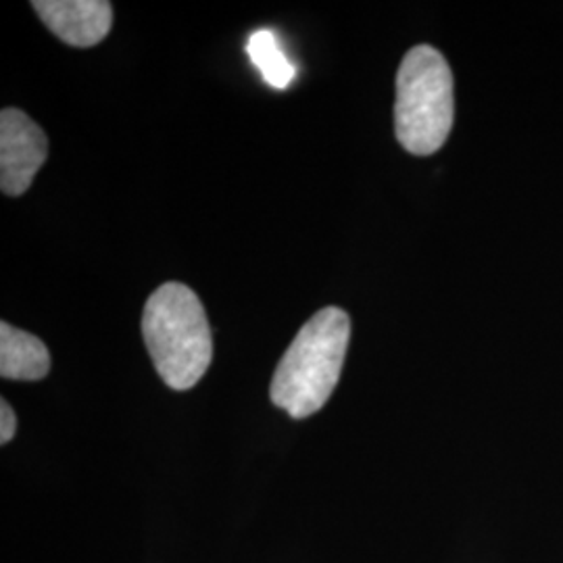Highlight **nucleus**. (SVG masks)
Instances as JSON below:
<instances>
[{
    "mask_svg": "<svg viewBox=\"0 0 563 563\" xmlns=\"http://www.w3.org/2000/svg\"><path fill=\"white\" fill-rule=\"evenodd\" d=\"M351 320L339 307L320 309L286 349L272 386V402L302 420L320 411L341 378Z\"/></svg>",
    "mask_w": 563,
    "mask_h": 563,
    "instance_id": "obj_1",
    "label": "nucleus"
},
{
    "mask_svg": "<svg viewBox=\"0 0 563 563\" xmlns=\"http://www.w3.org/2000/svg\"><path fill=\"white\" fill-rule=\"evenodd\" d=\"M142 336L163 383L188 390L211 365L213 342L197 292L180 282L159 286L144 305Z\"/></svg>",
    "mask_w": 563,
    "mask_h": 563,
    "instance_id": "obj_2",
    "label": "nucleus"
},
{
    "mask_svg": "<svg viewBox=\"0 0 563 563\" xmlns=\"http://www.w3.org/2000/svg\"><path fill=\"white\" fill-rule=\"evenodd\" d=\"M455 118L453 74L443 55L428 44L413 46L399 67L395 130L411 155H434Z\"/></svg>",
    "mask_w": 563,
    "mask_h": 563,
    "instance_id": "obj_3",
    "label": "nucleus"
},
{
    "mask_svg": "<svg viewBox=\"0 0 563 563\" xmlns=\"http://www.w3.org/2000/svg\"><path fill=\"white\" fill-rule=\"evenodd\" d=\"M48 155L41 125L20 109L0 113V188L9 197L23 195Z\"/></svg>",
    "mask_w": 563,
    "mask_h": 563,
    "instance_id": "obj_4",
    "label": "nucleus"
},
{
    "mask_svg": "<svg viewBox=\"0 0 563 563\" xmlns=\"http://www.w3.org/2000/svg\"><path fill=\"white\" fill-rule=\"evenodd\" d=\"M32 7L57 38L76 48L97 46L111 32L113 7L104 0H34Z\"/></svg>",
    "mask_w": 563,
    "mask_h": 563,
    "instance_id": "obj_5",
    "label": "nucleus"
},
{
    "mask_svg": "<svg viewBox=\"0 0 563 563\" xmlns=\"http://www.w3.org/2000/svg\"><path fill=\"white\" fill-rule=\"evenodd\" d=\"M51 369V355L41 339L0 323V376L4 380H42Z\"/></svg>",
    "mask_w": 563,
    "mask_h": 563,
    "instance_id": "obj_6",
    "label": "nucleus"
},
{
    "mask_svg": "<svg viewBox=\"0 0 563 563\" xmlns=\"http://www.w3.org/2000/svg\"><path fill=\"white\" fill-rule=\"evenodd\" d=\"M246 53L262 71L263 80L269 86L284 90L290 86V81L295 80V67L290 65V60L286 59L274 32L269 30L255 32L246 44Z\"/></svg>",
    "mask_w": 563,
    "mask_h": 563,
    "instance_id": "obj_7",
    "label": "nucleus"
},
{
    "mask_svg": "<svg viewBox=\"0 0 563 563\" xmlns=\"http://www.w3.org/2000/svg\"><path fill=\"white\" fill-rule=\"evenodd\" d=\"M15 430H18L15 411L11 409L9 402L2 399V401H0V443L7 444L9 441H13Z\"/></svg>",
    "mask_w": 563,
    "mask_h": 563,
    "instance_id": "obj_8",
    "label": "nucleus"
}]
</instances>
